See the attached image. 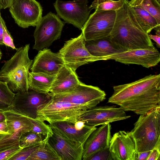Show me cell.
Returning a JSON list of instances; mask_svg holds the SVG:
<instances>
[{
  "label": "cell",
  "instance_id": "f6af8a7d",
  "mask_svg": "<svg viewBox=\"0 0 160 160\" xmlns=\"http://www.w3.org/2000/svg\"><path fill=\"white\" fill-rule=\"evenodd\" d=\"M2 9V8L1 6L0 5V23L1 22V19L2 18V17H1V10Z\"/></svg>",
  "mask_w": 160,
  "mask_h": 160
},
{
  "label": "cell",
  "instance_id": "836d02e7",
  "mask_svg": "<svg viewBox=\"0 0 160 160\" xmlns=\"http://www.w3.org/2000/svg\"><path fill=\"white\" fill-rule=\"evenodd\" d=\"M22 148L16 146L0 151V160H8L12 156Z\"/></svg>",
  "mask_w": 160,
  "mask_h": 160
},
{
  "label": "cell",
  "instance_id": "c3c4849f",
  "mask_svg": "<svg viewBox=\"0 0 160 160\" xmlns=\"http://www.w3.org/2000/svg\"><path fill=\"white\" fill-rule=\"evenodd\" d=\"M160 3V0H157Z\"/></svg>",
  "mask_w": 160,
  "mask_h": 160
},
{
  "label": "cell",
  "instance_id": "74e56055",
  "mask_svg": "<svg viewBox=\"0 0 160 160\" xmlns=\"http://www.w3.org/2000/svg\"><path fill=\"white\" fill-rule=\"evenodd\" d=\"M13 0H0V5L2 9L9 8Z\"/></svg>",
  "mask_w": 160,
  "mask_h": 160
},
{
  "label": "cell",
  "instance_id": "d6986e66",
  "mask_svg": "<svg viewBox=\"0 0 160 160\" xmlns=\"http://www.w3.org/2000/svg\"><path fill=\"white\" fill-rule=\"evenodd\" d=\"M111 125H102L94 130L86 140L83 147L82 160H86L98 151L109 148L112 138Z\"/></svg>",
  "mask_w": 160,
  "mask_h": 160
},
{
  "label": "cell",
  "instance_id": "e575fe53",
  "mask_svg": "<svg viewBox=\"0 0 160 160\" xmlns=\"http://www.w3.org/2000/svg\"><path fill=\"white\" fill-rule=\"evenodd\" d=\"M151 151L138 152L136 151L134 157V160H147Z\"/></svg>",
  "mask_w": 160,
  "mask_h": 160
},
{
  "label": "cell",
  "instance_id": "d6a6232c",
  "mask_svg": "<svg viewBox=\"0 0 160 160\" xmlns=\"http://www.w3.org/2000/svg\"><path fill=\"white\" fill-rule=\"evenodd\" d=\"M2 22L3 30V44L10 47L13 49L17 50L18 48H16L14 44L13 39L8 32L6 25L5 23L2 18Z\"/></svg>",
  "mask_w": 160,
  "mask_h": 160
},
{
  "label": "cell",
  "instance_id": "2e32d148",
  "mask_svg": "<svg viewBox=\"0 0 160 160\" xmlns=\"http://www.w3.org/2000/svg\"><path fill=\"white\" fill-rule=\"evenodd\" d=\"M109 149L112 160H134L136 145L131 131H119L114 133Z\"/></svg>",
  "mask_w": 160,
  "mask_h": 160
},
{
  "label": "cell",
  "instance_id": "7bdbcfd3",
  "mask_svg": "<svg viewBox=\"0 0 160 160\" xmlns=\"http://www.w3.org/2000/svg\"><path fill=\"white\" fill-rule=\"evenodd\" d=\"M3 111H0V122H2L6 120L5 115Z\"/></svg>",
  "mask_w": 160,
  "mask_h": 160
},
{
  "label": "cell",
  "instance_id": "7402d4cb",
  "mask_svg": "<svg viewBox=\"0 0 160 160\" xmlns=\"http://www.w3.org/2000/svg\"><path fill=\"white\" fill-rule=\"evenodd\" d=\"M85 45L90 53L97 57H104L124 51L112 42L108 37L85 41Z\"/></svg>",
  "mask_w": 160,
  "mask_h": 160
},
{
  "label": "cell",
  "instance_id": "e0dca14e",
  "mask_svg": "<svg viewBox=\"0 0 160 160\" xmlns=\"http://www.w3.org/2000/svg\"><path fill=\"white\" fill-rule=\"evenodd\" d=\"M52 128L53 134L49 137L48 141L56 151L61 160H82L83 145L65 138L56 130Z\"/></svg>",
  "mask_w": 160,
  "mask_h": 160
},
{
  "label": "cell",
  "instance_id": "4dcf8cb0",
  "mask_svg": "<svg viewBox=\"0 0 160 160\" xmlns=\"http://www.w3.org/2000/svg\"><path fill=\"white\" fill-rule=\"evenodd\" d=\"M42 141L37 144L22 148L8 160H27L29 157L40 146Z\"/></svg>",
  "mask_w": 160,
  "mask_h": 160
},
{
  "label": "cell",
  "instance_id": "3957f363",
  "mask_svg": "<svg viewBox=\"0 0 160 160\" xmlns=\"http://www.w3.org/2000/svg\"><path fill=\"white\" fill-rule=\"evenodd\" d=\"M30 44L21 47L7 60L0 70V80L6 82L10 89L16 93L28 92L29 70L33 60L29 57Z\"/></svg>",
  "mask_w": 160,
  "mask_h": 160
},
{
  "label": "cell",
  "instance_id": "7dc6e473",
  "mask_svg": "<svg viewBox=\"0 0 160 160\" xmlns=\"http://www.w3.org/2000/svg\"><path fill=\"white\" fill-rule=\"evenodd\" d=\"M2 54V53L1 50L0 49V54Z\"/></svg>",
  "mask_w": 160,
  "mask_h": 160
},
{
  "label": "cell",
  "instance_id": "8992f818",
  "mask_svg": "<svg viewBox=\"0 0 160 160\" xmlns=\"http://www.w3.org/2000/svg\"><path fill=\"white\" fill-rule=\"evenodd\" d=\"M64 25L58 15L51 12L42 17L34 32L33 49L39 51L48 48L60 38Z\"/></svg>",
  "mask_w": 160,
  "mask_h": 160
},
{
  "label": "cell",
  "instance_id": "7c38bea8",
  "mask_svg": "<svg viewBox=\"0 0 160 160\" xmlns=\"http://www.w3.org/2000/svg\"><path fill=\"white\" fill-rule=\"evenodd\" d=\"M9 8L15 23L23 28L36 26L42 17V7L36 0H13Z\"/></svg>",
  "mask_w": 160,
  "mask_h": 160
},
{
  "label": "cell",
  "instance_id": "f35d334b",
  "mask_svg": "<svg viewBox=\"0 0 160 160\" xmlns=\"http://www.w3.org/2000/svg\"><path fill=\"white\" fill-rule=\"evenodd\" d=\"M148 36L151 39H152L156 42L157 47L159 48L160 47V36L148 34Z\"/></svg>",
  "mask_w": 160,
  "mask_h": 160
},
{
  "label": "cell",
  "instance_id": "5bb4252c",
  "mask_svg": "<svg viewBox=\"0 0 160 160\" xmlns=\"http://www.w3.org/2000/svg\"><path fill=\"white\" fill-rule=\"evenodd\" d=\"M31 90L16 93L10 109L29 118H36L38 107L49 100L51 96L49 93Z\"/></svg>",
  "mask_w": 160,
  "mask_h": 160
},
{
  "label": "cell",
  "instance_id": "603a6c76",
  "mask_svg": "<svg viewBox=\"0 0 160 160\" xmlns=\"http://www.w3.org/2000/svg\"><path fill=\"white\" fill-rule=\"evenodd\" d=\"M132 10L143 30L149 34L153 29L160 27L157 20L135 0L129 1Z\"/></svg>",
  "mask_w": 160,
  "mask_h": 160
},
{
  "label": "cell",
  "instance_id": "4fadbf2b",
  "mask_svg": "<svg viewBox=\"0 0 160 160\" xmlns=\"http://www.w3.org/2000/svg\"><path fill=\"white\" fill-rule=\"evenodd\" d=\"M3 112L9 134L0 140V151L19 146V139L22 134L32 129V124L29 118L10 109Z\"/></svg>",
  "mask_w": 160,
  "mask_h": 160
},
{
  "label": "cell",
  "instance_id": "6da1fadb",
  "mask_svg": "<svg viewBox=\"0 0 160 160\" xmlns=\"http://www.w3.org/2000/svg\"><path fill=\"white\" fill-rule=\"evenodd\" d=\"M108 102L138 115L160 106V74H150L130 83L114 86Z\"/></svg>",
  "mask_w": 160,
  "mask_h": 160
},
{
  "label": "cell",
  "instance_id": "8fae6325",
  "mask_svg": "<svg viewBox=\"0 0 160 160\" xmlns=\"http://www.w3.org/2000/svg\"><path fill=\"white\" fill-rule=\"evenodd\" d=\"M88 0H56L53 6L59 18L81 30L92 10L88 6Z\"/></svg>",
  "mask_w": 160,
  "mask_h": 160
},
{
  "label": "cell",
  "instance_id": "277c9868",
  "mask_svg": "<svg viewBox=\"0 0 160 160\" xmlns=\"http://www.w3.org/2000/svg\"><path fill=\"white\" fill-rule=\"evenodd\" d=\"M131 132L136 151L160 148V106L140 114Z\"/></svg>",
  "mask_w": 160,
  "mask_h": 160
},
{
  "label": "cell",
  "instance_id": "ab89813d",
  "mask_svg": "<svg viewBox=\"0 0 160 160\" xmlns=\"http://www.w3.org/2000/svg\"><path fill=\"white\" fill-rule=\"evenodd\" d=\"M85 123L82 120H79L76 122L74 124L75 128L78 130L82 129L84 127Z\"/></svg>",
  "mask_w": 160,
  "mask_h": 160
},
{
  "label": "cell",
  "instance_id": "7a4b0ae2",
  "mask_svg": "<svg viewBox=\"0 0 160 160\" xmlns=\"http://www.w3.org/2000/svg\"><path fill=\"white\" fill-rule=\"evenodd\" d=\"M116 12L114 25L108 37L112 42L124 51L153 46L148 34L138 22L128 0H125L123 6Z\"/></svg>",
  "mask_w": 160,
  "mask_h": 160
},
{
  "label": "cell",
  "instance_id": "ffe728a7",
  "mask_svg": "<svg viewBox=\"0 0 160 160\" xmlns=\"http://www.w3.org/2000/svg\"><path fill=\"white\" fill-rule=\"evenodd\" d=\"M81 82L76 71L64 64L55 75L49 93L54 94L67 92Z\"/></svg>",
  "mask_w": 160,
  "mask_h": 160
},
{
  "label": "cell",
  "instance_id": "484cf974",
  "mask_svg": "<svg viewBox=\"0 0 160 160\" xmlns=\"http://www.w3.org/2000/svg\"><path fill=\"white\" fill-rule=\"evenodd\" d=\"M124 2L125 0H94L89 7L96 10L116 11L122 8Z\"/></svg>",
  "mask_w": 160,
  "mask_h": 160
},
{
  "label": "cell",
  "instance_id": "d590c367",
  "mask_svg": "<svg viewBox=\"0 0 160 160\" xmlns=\"http://www.w3.org/2000/svg\"><path fill=\"white\" fill-rule=\"evenodd\" d=\"M147 160H160V148H155L151 150Z\"/></svg>",
  "mask_w": 160,
  "mask_h": 160
},
{
  "label": "cell",
  "instance_id": "83f0119b",
  "mask_svg": "<svg viewBox=\"0 0 160 160\" xmlns=\"http://www.w3.org/2000/svg\"><path fill=\"white\" fill-rule=\"evenodd\" d=\"M160 24V4L157 0H135Z\"/></svg>",
  "mask_w": 160,
  "mask_h": 160
},
{
  "label": "cell",
  "instance_id": "9c48e42d",
  "mask_svg": "<svg viewBox=\"0 0 160 160\" xmlns=\"http://www.w3.org/2000/svg\"><path fill=\"white\" fill-rule=\"evenodd\" d=\"M49 94L54 99L76 104L88 105L92 108L104 100L106 96L105 92L98 87L87 85L82 82L70 91Z\"/></svg>",
  "mask_w": 160,
  "mask_h": 160
},
{
  "label": "cell",
  "instance_id": "f546056e",
  "mask_svg": "<svg viewBox=\"0 0 160 160\" xmlns=\"http://www.w3.org/2000/svg\"><path fill=\"white\" fill-rule=\"evenodd\" d=\"M15 94L10 89L6 82L0 80V100L11 107Z\"/></svg>",
  "mask_w": 160,
  "mask_h": 160
},
{
  "label": "cell",
  "instance_id": "5b68a950",
  "mask_svg": "<svg viewBox=\"0 0 160 160\" xmlns=\"http://www.w3.org/2000/svg\"><path fill=\"white\" fill-rule=\"evenodd\" d=\"M92 107L88 105H78L51 98L39 106L36 118L49 123L66 122L74 124L80 120L83 114Z\"/></svg>",
  "mask_w": 160,
  "mask_h": 160
},
{
  "label": "cell",
  "instance_id": "9a60e30c",
  "mask_svg": "<svg viewBox=\"0 0 160 160\" xmlns=\"http://www.w3.org/2000/svg\"><path fill=\"white\" fill-rule=\"evenodd\" d=\"M122 109L115 106H96L87 110L81 117L80 120L86 124L96 127L100 125L128 118Z\"/></svg>",
  "mask_w": 160,
  "mask_h": 160
},
{
  "label": "cell",
  "instance_id": "44dd1931",
  "mask_svg": "<svg viewBox=\"0 0 160 160\" xmlns=\"http://www.w3.org/2000/svg\"><path fill=\"white\" fill-rule=\"evenodd\" d=\"M49 125L65 138L81 143L83 146L91 134L97 128L85 124L82 129L78 130L74 124L66 122L49 123Z\"/></svg>",
  "mask_w": 160,
  "mask_h": 160
},
{
  "label": "cell",
  "instance_id": "b9f144b4",
  "mask_svg": "<svg viewBox=\"0 0 160 160\" xmlns=\"http://www.w3.org/2000/svg\"><path fill=\"white\" fill-rule=\"evenodd\" d=\"M2 18L1 22L0 23V45H3V30L2 22Z\"/></svg>",
  "mask_w": 160,
  "mask_h": 160
},
{
  "label": "cell",
  "instance_id": "bcb514c9",
  "mask_svg": "<svg viewBox=\"0 0 160 160\" xmlns=\"http://www.w3.org/2000/svg\"><path fill=\"white\" fill-rule=\"evenodd\" d=\"M2 56V54H0V60H1V59Z\"/></svg>",
  "mask_w": 160,
  "mask_h": 160
},
{
  "label": "cell",
  "instance_id": "4316f807",
  "mask_svg": "<svg viewBox=\"0 0 160 160\" xmlns=\"http://www.w3.org/2000/svg\"><path fill=\"white\" fill-rule=\"evenodd\" d=\"M43 136L41 134L32 131L26 132L22 134L19 141V146L23 148L38 143L43 139Z\"/></svg>",
  "mask_w": 160,
  "mask_h": 160
},
{
  "label": "cell",
  "instance_id": "52a82bcc",
  "mask_svg": "<svg viewBox=\"0 0 160 160\" xmlns=\"http://www.w3.org/2000/svg\"><path fill=\"white\" fill-rule=\"evenodd\" d=\"M116 16L115 11L95 10L90 15L81 29L85 41L108 37L113 27Z\"/></svg>",
  "mask_w": 160,
  "mask_h": 160
},
{
  "label": "cell",
  "instance_id": "cb8c5ba5",
  "mask_svg": "<svg viewBox=\"0 0 160 160\" xmlns=\"http://www.w3.org/2000/svg\"><path fill=\"white\" fill-rule=\"evenodd\" d=\"M55 75L42 73L29 72V89L34 91L49 93Z\"/></svg>",
  "mask_w": 160,
  "mask_h": 160
},
{
  "label": "cell",
  "instance_id": "1f68e13d",
  "mask_svg": "<svg viewBox=\"0 0 160 160\" xmlns=\"http://www.w3.org/2000/svg\"><path fill=\"white\" fill-rule=\"evenodd\" d=\"M86 160H112V159L109 147L95 153Z\"/></svg>",
  "mask_w": 160,
  "mask_h": 160
},
{
  "label": "cell",
  "instance_id": "f1b7e54d",
  "mask_svg": "<svg viewBox=\"0 0 160 160\" xmlns=\"http://www.w3.org/2000/svg\"><path fill=\"white\" fill-rule=\"evenodd\" d=\"M32 125V131L42 135L44 138L48 135L50 137L53 134L52 128L49 125L46 124L44 121L39 119L29 118Z\"/></svg>",
  "mask_w": 160,
  "mask_h": 160
},
{
  "label": "cell",
  "instance_id": "ba28073f",
  "mask_svg": "<svg viewBox=\"0 0 160 160\" xmlns=\"http://www.w3.org/2000/svg\"><path fill=\"white\" fill-rule=\"evenodd\" d=\"M82 33L65 42L58 53L64 64L76 71L79 67L96 61L97 57L91 55L87 49Z\"/></svg>",
  "mask_w": 160,
  "mask_h": 160
},
{
  "label": "cell",
  "instance_id": "8d00e7d4",
  "mask_svg": "<svg viewBox=\"0 0 160 160\" xmlns=\"http://www.w3.org/2000/svg\"><path fill=\"white\" fill-rule=\"evenodd\" d=\"M0 133L9 134L6 120L0 122Z\"/></svg>",
  "mask_w": 160,
  "mask_h": 160
},
{
  "label": "cell",
  "instance_id": "d4e9b609",
  "mask_svg": "<svg viewBox=\"0 0 160 160\" xmlns=\"http://www.w3.org/2000/svg\"><path fill=\"white\" fill-rule=\"evenodd\" d=\"M49 137L48 135L44 138L40 146L27 160H61L56 151L48 142Z\"/></svg>",
  "mask_w": 160,
  "mask_h": 160
},
{
  "label": "cell",
  "instance_id": "60d3db41",
  "mask_svg": "<svg viewBox=\"0 0 160 160\" xmlns=\"http://www.w3.org/2000/svg\"><path fill=\"white\" fill-rule=\"evenodd\" d=\"M10 106L0 100V111H4L10 109Z\"/></svg>",
  "mask_w": 160,
  "mask_h": 160
},
{
  "label": "cell",
  "instance_id": "ac0fdd59",
  "mask_svg": "<svg viewBox=\"0 0 160 160\" xmlns=\"http://www.w3.org/2000/svg\"><path fill=\"white\" fill-rule=\"evenodd\" d=\"M64 65L58 52L54 53L48 48L38 51L30 68L31 72L56 75Z\"/></svg>",
  "mask_w": 160,
  "mask_h": 160
},
{
  "label": "cell",
  "instance_id": "ee69618b",
  "mask_svg": "<svg viewBox=\"0 0 160 160\" xmlns=\"http://www.w3.org/2000/svg\"><path fill=\"white\" fill-rule=\"evenodd\" d=\"M8 134L0 133V140Z\"/></svg>",
  "mask_w": 160,
  "mask_h": 160
},
{
  "label": "cell",
  "instance_id": "30bf717a",
  "mask_svg": "<svg viewBox=\"0 0 160 160\" xmlns=\"http://www.w3.org/2000/svg\"><path fill=\"white\" fill-rule=\"evenodd\" d=\"M113 60L126 64H135L149 68L160 61V53L154 46L147 48L129 50L102 57L96 61Z\"/></svg>",
  "mask_w": 160,
  "mask_h": 160
}]
</instances>
